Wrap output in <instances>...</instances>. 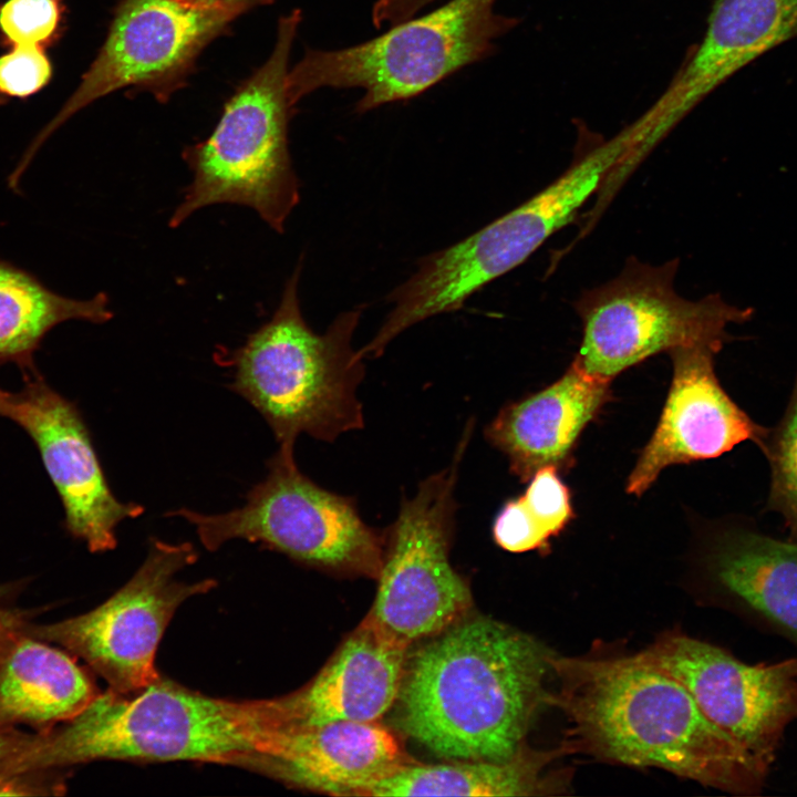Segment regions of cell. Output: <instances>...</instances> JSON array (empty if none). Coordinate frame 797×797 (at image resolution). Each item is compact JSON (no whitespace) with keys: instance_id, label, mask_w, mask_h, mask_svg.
Instances as JSON below:
<instances>
[{"instance_id":"obj_1","label":"cell","mask_w":797,"mask_h":797,"mask_svg":"<svg viewBox=\"0 0 797 797\" xmlns=\"http://www.w3.org/2000/svg\"><path fill=\"white\" fill-rule=\"evenodd\" d=\"M558 681L548 705L563 712L570 753L655 767L703 786L752 794L767 773L711 722L690 691L641 652L550 658Z\"/></svg>"},{"instance_id":"obj_2","label":"cell","mask_w":797,"mask_h":797,"mask_svg":"<svg viewBox=\"0 0 797 797\" xmlns=\"http://www.w3.org/2000/svg\"><path fill=\"white\" fill-rule=\"evenodd\" d=\"M551 655L505 623L462 617L407 656L394 721L439 757L507 760L548 705Z\"/></svg>"},{"instance_id":"obj_3","label":"cell","mask_w":797,"mask_h":797,"mask_svg":"<svg viewBox=\"0 0 797 797\" xmlns=\"http://www.w3.org/2000/svg\"><path fill=\"white\" fill-rule=\"evenodd\" d=\"M278 729L277 701L208 696L159 677L107 690L62 727L34 734L29 773L99 759L197 760L247 767Z\"/></svg>"},{"instance_id":"obj_4","label":"cell","mask_w":797,"mask_h":797,"mask_svg":"<svg viewBox=\"0 0 797 797\" xmlns=\"http://www.w3.org/2000/svg\"><path fill=\"white\" fill-rule=\"evenodd\" d=\"M300 259L269 321L231 353L230 384L266 420L279 448L300 434L332 443L364 426L358 387L364 359L352 346L362 308L340 313L322 334L306 322L298 299Z\"/></svg>"},{"instance_id":"obj_5","label":"cell","mask_w":797,"mask_h":797,"mask_svg":"<svg viewBox=\"0 0 797 797\" xmlns=\"http://www.w3.org/2000/svg\"><path fill=\"white\" fill-rule=\"evenodd\" d=\"M302 20L299 9L279 19L269 59L236 90L204 141L183 158L193 172L170 227L215 204L256 210L277 232L299 203V179L288 148V124L296 104L288 93L289 55Z\"/></svg>"},{"instance_id":"obj_6","label":"cell","mask_w":797,"mask_h":797,"mask_svg":"<svg viewBox=\"0 0 797 797\" xmlns=\"http://www.w3.org/2000/svg\"><path fill=\"white\" fill-rule=\"evenodd\" d=\"M625 151L619 132L577 157L552 183L513 210L466 239L423 257L417 270L387 296L392 310L361 354L381 356L406 329L460 309L476 291L527 260L597 194Z\"/></svg>"},{"instance_id":"obj_7","label":"cell","mask_w":797,"mask_h":797,"mask_svg":"<svg viewBox=\"0 0 797 797\" xmlns=\"http://www.w3.org/2000/svg\"><path fill=\"white\" fill-rule=\"evenodd\" d=\"M496 1L449 0L363 43L307 49L288 73L289 96L297 104L323 87L362 89L356 113L415 97L495 51V40L518 22L497 13Z\"/></svg>"},{"instance_id":"obj_8","label":"cell","mask_w":797,"mask_h":797,"mask_svg":"<svg viewBox=\"0 0 797 797\" xmlns=\"http://www.w3.org/2000/svg\"><path fill=\"white\" fill-rule=\"evenodd\" d=\"M293 452L278 448L267 476L248 491L242 506L213 515L180 508L167 516L193 525L210 551L239 539L310 567L377 579L384 532L361 518L352 497L327 490L300 472Z\"/></svg>"},{"instance_id":"obj_9","label":"cell","mask_w":797,"mask_h":797,"mask_svg":"<svg viewBox=\"0 0 797 797\" xmlns=\"http://www.w3.org/2000/svg\"><path fill=\"white\" fill-rule=\"evenodd\" d=\"M679 259L653 266L628 258L612 280L583 292L575 302L582 339L575 361L588 373L612 381L627 369L662 352L708 346L717 352L731 339L727 325L752 319L721 294L698 300L674 287Z\"/></svg>"},{"instance_id":"obj_10","label":"cell","mask_w":797,"mask_h":797,"mask_svg":"<svg viewBox=\"0 0 797 797\" xmlns=\"http://www.w3.org/2000/svg\"><path fill=\"white\" fill-rule=\"evenodd\" d=\"M473 427L469 421L451 464L423 479L413 497L402 498L384 531L376 596L364 620L406 648L439 633L472 605L470 589L451 565L449 549L455 488Z\"/></svg>"},{"instance_id":"obj_11","label":"cell","mask_w":797,"mask_h":797,"mask_svg":"<svg viewBox=\"0 0 797 797\" xmlns=\"http://www.w3.org/2000/svg\"><path fill=\"white\" fill-rule=\"evenodd\" d=\"M198 555L189 542L153 539L147 556L115 594L97 608L55 623H23L31 634L82 658L108 690L133 694L158 680L155 656L177 608L216 586L205 579L185 582L177 575Z\"/></svg>"},{"instance_id":"obj_12","label":"cell","mask_w":797,"mask_h":797,"mask_svg":"<svg viewBox=\"0 0 797 797\" xmlns=\"http://www.w3.org/2000/svg\"><path fill=\"white\" fill-rule=\"evenodd\" d=\"M232 20L182 0H123L80 84L32 139L8 184L18 186L46 139L75 113L104 95L133 86L166 102L185 85L204 48L222 34Z\"/></svg>"},{"instance_id":"obj_13","label":"cell","mask_w":797,"mask_h":797,"mask_svg":"<svg viewBox=\"0 0 797 797\" xmlns=\"http://www.w3.org/2000/svg\"><path fill=\"white\" fill-rule=\"evenodd\" d=\"M641 653L679 680L702 712L769 768L797 721V658L747 664L682 633H665Z\"/></svg>"},{"instance_id":"obj_14","label":"cell","mask_w":797,"mask_h":797,"mask_svg":"<svg viewBox=\"0 0 797 797\" xmlns=\"http://www.w3.org/2000/svg\"><path fill=\"white\" fill-rule=\"evenodd\" d=\"M6 417L31 437L64 510V527L92 552L116 547V528L141 516L143 506L112 493L77 406L52 389L39 371L23 375Z\"/></svg>"},{"instance_id":"obj_15","label":"cell","mask_w":797,"mask_h":797,"mask_svg":"<svg viewBox=\"0 0 797 797\" xmlns=\"http://www.w3.org/2000/svg\"><path fill=\"white\" fill-rule=\"evenodd\" d=\"M797 38V0H716L701 42L656 101L624 127L639 166L712 92L773 49Z\"/></svg>"},{"instance_id":"obj_16","label":"cell","mask_w":797,"mask_h":797,"mask_svg":"<svg viewBox=\"0 0 797 797\" xmlns=\"http://www.w3.org/2000/svg\"><path fill=\"white\" fill-rule=\"evenodd\" d=\"M716 353L708 346L669 353L671 386L656 427L628 477L627 493L641 496L666 467L717 457L744 441L765 448L767 431L721 386L714 372Z\"/></svg>"},{"instance_id":"obj_17","label":"cell","mask_w":797,"mask_h":797,"mask_svg":"<svg viewBox=\"0 0 797 797\" xmlns=\"http://www.w3.org/2000/svg\"><path fill=\"white\" fill-rule=\"evenodd\" d=\"M411 762L380 721H338L277 731L247 768L311 790L355 796Z\"/></svg>"},{"instance_id":"obj_18","label":"cell","mask_w":797,"mask_h":797,"mask_svg":"<svg viewBox=\"0 0 797 797\" xmlns=\"http://www.w3.org/2000/svg\"><path fill=\"white\" fill-rule=\"evenodd\" d=\"M407 650L363 619L308 684L277 697L279 729L379 722L396 702Z\"/></svg>"},{"instance_id":"obj_19","label":"cell","mask_w":797,"mask_h":797,"mask_svg":"<svg viewBox=\"0 0 797 797\" xmlns=\"http://www.w3.org/2000/svg\"><path fill=\"white\" fill-rule=\"evenodd\" d=\"M611 382L573 360L549 386L505 405L486 426L485 437L520 482L547 466L566 469L581 433L610 400Z\"/></svg>"},{"instance_id":"obj_20","label":"cell","mask_w":797,"mask_h":797,"mask_svg":"<svg viewBox=\"0 0 797 797\" xmlns=\"http://www.w3.org/2000/svg\"><path fill=\"white\" fill-rule=\"evenodd\" d=\"M23 623L19 613L0 629V724L45 732L75 717L100 692L70 654Z\"/></svg>"},{"instance_id":"obj_21","label":"cell","mask_w":797,"mask_h":797,"mask_svg":"<svg viewBox=\"0 0 797 797\" xmlns=\"http://www.w3.org/2000/svg\"><path fill=\"white\" fill-rule=\"evenodd\" d=\"M569 754L562 744L550 751L525 745L503 762L455 760L423 765L404 764L390 775L366 785L355 796H538L566 788L549 775L548 766Z\"/></svg>"},{"instance_id":"obj_22","label":"cell","mask_w":797,"mask_h":797,"mask_svg":"<svg viewBox=\"0 0 797 797\" xmlns=\"http://www.w3.org/2000/svg\"><path fill=\"white\" fill-rule=\"evenodd\" d=\"M113 318L107 294L89 300L63 297L31 273L0 259V365L37 372L34 353L45 334L68 320L104 323Z\"/></svg>"},{"instance_id":"obj_23","label":"cell","mask_w":797,"mask_h":797,"mask_svg":"<svg viewBox=\"0 0 797 797\" xmlns=\"http://www.w3.org/2000/svg\"><path fill=\"white\" fill-rule=\"evenodd\" d=\"M713 570L729 592L797 638V540L736 535L716 550Z\"/></svg>"},{"instance_id":"obj_24","label":"cell","mask_w":797,"mask_h":797,"mask_svg":"<svg viewBox=\"0 0 797 797\" xmlns=\"http://www.w3.org/2000/svg\"><path fill=\"white\" fill-rule=\"evenodd\" d=\"M573 517L568 487L558 469L547 466L531 476L522 495L504 504L493 524V538L509 552L546 551Z\"/></svg>"},{"instance_id":"obj_25","label":"cell","mask_w":797,"mask_h":797,"mask_svg":"<svg viewBox=\"0 0 797 797\" xmlns=\"http://www.w3.org/2000/svg\"><path fill=\"white\" fill-rule=\"evenodd\" d=\"M65 22L64 0H1L0 46L48 50L61 40Z\"/></svg>"},{"instance_id":"obj_26","label":"cell","mask_w":797,"mask_h":797,"mask_svg":"<svg viewBox=\"0 0 797 797\" xmlns=\"http://www.w3.org/2000/svg\"><path fill=\"white\" fill-rule=\"evenodd\" d=\"M764 452L772 466L770 505L797 539V380L787 412Z\"/></svg>"},{"instance_id":"obj_27","label":"cell","mask_w":797,"mask_h":797,"mask_svg":"<svg viewBox=\"0 0 797 797\" xmlns=\"http://www.w3.org/2000/svg\"><path fill=\"white\" fill-rule=\"evenodd\" d=\"M54 66L45 49L14 46L0 54V106L27 100L52 81Z\"/></svg>"},{"instance_id":"obj_28","label":"cell","mask_w":797,"mask_h":797,"mask_svg":"<svg viewBox=\"0 0 797 797\" xmlns=\"http://www.w3.org/2000/svg\"><path fill=\"white\" fill-rule=\"evenodd\" d=\"M33 734L22 733L13 725L0 724V795L30 794L32 775L22 773L24 755Z\"/></svg>"},{"instance_id":"obj_29","label":"cell","mask_w":797,"mask_h":797,"mask_svg":"<svg viewBox=\"0 0 797 797\" xmlns=\"http://www.w3.org/2000/svg\"><path fill=\"white\" fill-rule=\"evenodd\" d=\"M190 6L227 14L234 19L259 6L272 3L275 0H182Z\"/></svg>"},{"instance_id":"obj_30","label":"cell","mask_w":797,"mask_h":797,"mask_svg":"<svg viewBox=\"0 0 797 797\" xmlns=\"http://www.w3.org/2000/svg\"><path fill=\"white\" fill-rule=\"evenodd\" d=\"M2 591L0 588V593ZM19 613L20 612L3 608L2 604L0 603V629L2 628V625L4 623H7L9 620H11L13 617L18 615Z\"/></svg>"},{"instance_id":"obj_31","label":"cell","mask_w":797,"mask_h":797,"mask_svg":"<svg viewBox=\"0 0 797 797\" xmlns=\"http://www.w3.org/2000/svg\"><path fill=\"white\" fill-rule=\"evenodd\" d=\"M11 392L0 389V416L6 417Z\"/></svg>"}]
</instances>
